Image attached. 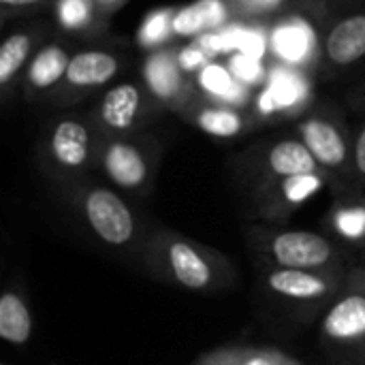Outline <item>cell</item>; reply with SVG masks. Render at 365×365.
<instances>
[{
	"label": "cell",
	"mask_w": 365,
	"mask_h": 365,
	"mask_svg": "<svg viewBox=\"0 0 365 365\" xmlns=\"http://www.w3.org/2000/svg\"><path fill=\"white\" fill-rule=\"evenodd\" d=\"M139 263L158 282L192 293H220L237 278L227 255L167 227L150 229Z\"/></svg>",
	"instance_id": "obj_1"
},
{
	"label": "cell",
	"mask_w": 365,
	"mask_h": 365,
	"mask_svg": "<svg viewBox=\"0 0 365 365\" xmlns=\"http://www.w3.org/2000/svg\"><path fill=\"white\" fill-rule=\"evenodd\" d=\"M73 205L88 231L107 248L133 255L139 261L150 229L143 227L135 207L113 188L105 184L73 186Z\"/></svg>",
	"instance_id": "obj_2"
},
{
	"label": "cell",
	"mask_w": 365,
	"mask_h": 365,
	"mask_svg": "<svg viewBox=\"0 0 365 365\" xmlns=\"http://www.w3.org/2000/svg\"><path fill=\"white\" fill-rule=\"evenodd\" d=\"M246 242L250 252L259 259L261 267H284V269L346 267L344 248L325 233L252 225L246 229Z\"/></svg>",
	"instance_id": "obj_3"
},
{
	"label": "cell",
	"mask_w": 365,
	"mask_h": 365,
	"mask_svg": "<svg viewBox=\"0 0 365 365\" xmlns=\"http://www.w3.org/2000/svg\"><path fill=\"white\" fill-rule=\"evenodd\" d=\"M98 130V128H96ZM163 148L143 135H103L98 133L96 167L105 178L133 197H145L154 188Z\"/></svg>",
	"instance_id": "obj_4"
},
{
	"label": "cell",
	"mask_w": 365,
	"mask_h": 365,
	"mask_svg": "<svg viewBox=\"0 0 365 365\" xmlns=\"http://www.w3.org/2000/svg\"><path fill=\"white\" fill-rule=\"evenodd\" d=\"M321 173L327 175L317 163L314 154L308 150V145L302 139L293 137L265 141L248 150L237 165V175L250 197L278 180Z\"/></svg>",
	"instance_id": "obj_5"
},
{
	"label": "cell",
	"mask_w": 365,
	"mask_h": 365,
	"mask_svg": "<svg viewBox=\"0 0 365 365\" xmlns=\"http://www.w3.org/2000/svg\"><path fill=\"white\" fill-rule=\"evenodd\" d=\"M321 342L344 355L365 357V267H351L338 295L323 310Z\"/></svg>",
	"instance_id": "obj_6"
},
{
	"label": "cell",
	"mask_w": 365,
	"mask_h": 365,
	"mask_svg": "<svg viewBox=\"0 0 365 365\" xmlns=\"http://www.w3.org/2000/svg\"><path fill=\"white\" fill-rule=\"evenodd\" d=\"M98 130L94 122L64 115L56 120L45 137V160L51 173L68 184L77 186L83 173L96 165Z\"/></svg>",
	"instance_id": "obj_7"
},
{
	"label": "cell",
	"mask_w": 365,
	"mask_h": 365,
	"mask_svg": "<svg viewBox=\"0 0 365 365\" xmlns=\"http://www.w3.org/2000/svg\"><path fill=\"white\" fill-rule=\"evenodd\" d=\"M299 139L314 154L321 169L331 180L336 190H344L353 180V135L344 120L334 111H314L304 118L297 126Z\"/></svg>",
	"instance_id": "obj_8"
},
{
	"label": "cell",
	"mask_w": 365,
	"mask_h": 365,
	"mask_svg": "<svg viewBox=\"0 0 365 365\" xmlns=\"http://www.w3.org/2000/svg\"><path fill=\"white\" fill-rule=\"evenodd\" d=\"M346 267L338 269H284L261 267L263 291L291 308L325 310L338 295L346 278Z\"/></svg>",
	"instance_id": "obj_9"
},
{
	"label": "cell",
	"mask_w": 365,
	"mask_h": 365,
	"mask_svg": "<svg viewBox=\"0 0 365 365\" xmlns=\"http://www.w3.org/2000/svg\"><path fill=\"white\" fill-rule=\"evenodd\" d=\"M158 105L145 86L120 81L103 94L92 122L103 135H133L150 120Z\"/></svg>",
	"instance_id": "obj_10"
},
{
	"label": "cell",
	"mask_w": 365,
	"mask_h": 365,
	"mask_svg": "<svg viewBox=\"0 0 365 365\" xmlns=\"http://www.w3.org/2000/svg\"><path fill=\"white\" fill-rule=\"evenodd\" d=\"M365 64V11L331 21L321 45V75H342Z\"/></svg>",
	"instance_id": "obj_11"
},
{
	"label": "cell",
	"mask_w": 365,
	"mask_h": 365,
	"mask_svg": "<svg viewBox=\"0 0 365 365\" xmlns=\"http://www.w3.org/2000/svg\"><path fill=\"white\" fill-rule=\"evenodd\" d=\"M186 73L188 71L182 66L180 53L173 49H158L150 53L143 64L145 88L160 105H169L180 113L197 98Z\"/></svg>",
	"instance_id": "obj_12"
},
{
	"label": "cell",
	"mask_w": 365,
	"mask_h": 365,
	"mask_svg": "<svg viewBox=\"0 0 365 365\" xmlns=\"http://www.w3.org/2000/svg\"><path fill=\"white\" fill-rule=\"evenodd\" d=\"M327 184H331V182L323 173L321 175L284 178V180H278V182L265 186L250 199L255 203V212L259 218H263L267 222H282Z\"/></svg>",
	"instance_id": "obj_13"
},
{
	"label": "cell",
	"mask_w": 365,
	"mask_h": 365,
	"mask_svg": "<svg viewBox=\"0 0 365 365\" xmlns=\"http://www.w3.org/2000/svg\"><path fill=\"white\" fill-rule=\"evenodd\" d=\"M122 68L118 53L107 49H81L71 56L60 90L68 92H88L101 86H107Z\"/></svg>",
	"instance_id": "obj_14"
},
{
	"label": "cell",
	"mask_w": 365,
	"mask_h": 365,
	"mask_svg": "<svg viewBox=\"0 0 365 365\" xmlns=\"http://www.w3.org/2000/svg\"><path fill=\"white\" fill-rule=\"evenodd\" d=\"M195 126H199L205 135L218 137V139H233L244 133H248L255 126V118L244 113L242 109H235L231 105H222L210 98H195L184 111Z\"/></svg>",
	"instance_id": "obj_15"
},
{
	"label": "cell",
	"mask_w": 365,
	"mask_h": 365,
	"mask_svg": "<svg viewBox=\"0 0 365 365\" xmlns=\"http://www.w3.org/2000/svg\"><path fill=\"white\" fill-rule=\"evenodd\" d=\"M68 51L62 47V45H45L41 47L30 64H28V71H26V90L32 94H38V92H47L56 86H60V81L64 79L66 75V68H68Z\"/></svg>",
	"instance_id": "obj_16"
},
{
	"label": "cell",
	"mask_w": 365,
	"mask_h": 365,
	"mask_svg": "<svg viewBox=\"0 0 365 365\" xmlns=\"http://www.w3.org/2000/svg\"><path fill=\"white\" fill-rule=\"evenodd\" d=\"M32 312L17 287H9L0 297V338L11 346H24L32 336Z\"/></svg>",
	"instance_id": "obj_17"
},
{
	"label": "cell",
	"mask_w": 365,
	"mask_h": 365,
	"mask_svg": "<svg viewBox=\"0 0 365 365\" xmlns=\"http://www.w3.org/2000/svg\"><path fill=\"white\" fill-rule=\"evenodd\" d=\"M36 30H15L0 45V88L6 92L32 60Z\"/></svg>",
	"instance_id": "obj_18"
},
{
	"label": "cell",
	"mask_w": 365,
	"mask_h": 365,
	"mask_svg": "<svg viewBox=\"0 0 365 365\" xmlns=\"http://www.w3.org/2000/svg\"><path fill=\"white\" fill-rule=\"evenodd\" d=\"M327 222L344 244L365 248V197L338 199Z\"/></svg>",
	"instance_id": "obj_19"
},
{
	"label": "cell",
	"mask_w": 365,
	"mask_h": 365,
	"mask_svg": "<svg viewBox=\"0 0 365 365\" xmlns=\"http://www.w3.org/2000/svg\"><path fill=\"white\" fill-rule=\"evenodd\" d=\"M321 2V0H319ZM229 13L242 19H291L299 11L310 9V0H220Z\"/></svg>",
	"instance_id": "obj_20"
},
{
	"label": "cell",
	"mask_w": 365,
	"mask_h": 365,
	"mask_svg": "<svg viewBox=\"0 0 365 365\" xmlns=\"http://www.w3.org/2000/svg\"><path fill=\"white\" fill-rule=\"evenodd\" d=\"M201 361L207 365H297L287 355L267 349H220Z\"/></svg>",
	"instance_id": "obj_21"
},
{
	"label": "cell",
	"mask_w": 365,
	"mask_h": 365,
	"mask_svg": "<svg viewBox=\"0 0 365 365\" xmlns=\"http://www.w3.org/2000/svg\"><path fill=\"white\" fill-rule=\"evenodd\" d=\"M218 2L216 0H201V2H197V4H192L188 9H182V11L173 13V32L192 36V34L201 32L203 28L220 21L222 6H218Z\"/></svg>",
	"instance_id": "obj_22"
},
{
	"label": "cell",
	"mask_w": 365,
	"mask_h": 365,
	"mask_svg": "<svg viewBox=\"0 0 365 365\" xmlns=\"http://www.w3.org/2000/svg\"><path fill=\"white\" fill-rule=\"evenodd\" d=\"M56 11L60 24L68 32H86L103 13L94 0H58Z\"/></svg>",
	"instance_id": "obj_23"
},
{
	"label": "cell",
	"mask_w": 365,
	"mask_h": 365,
	"mask_svg": "<svg viewBox=\"0 0 365 365\" xmlns=\"http://www.w3.org/2000/svg\"><path fill=\"white\" fill-rule=\"evenodd\" d=\"M291 19H282V24L276 28L274 47L287 60H299L308 51V34L302 24H291Z\"/></svg>",
	"instance_id": "obj_24"
},
{
	"label": "cell",
	"mask_w": 365,
	"mask_h": 365,
	"mask_svg": "<svg viewBox=\"0 0 365 365\" xmlns=\"http://www.w3.org/2000/svg\"><path fill=\"white\" fill-rule=\"evenodd\" d=\"M171 32H173V11L171 13H156L143 24L139 38L143 45H156V43L165 41Z\"/></svg>",
	"instance_id": "obj_25"
},
{
	"label": "cell",
	"mask_w": 365,
	"mask_h": 365,
	"mask_svg": "<svg viewBox=\"0 0 365 365\" xmlns=\"http://www.w3.org/2000/svg\"><path fill=\"white\" fill-rule=\"evenodd\" d=\"M201 83H203L205 90H210V92H214V94H218V96H229L231 90H233L231 77H229L222 68H218V66L205 68L203 75H201Z\"/></svg>",
	"instance_id": "obj_26"
},
{
	"label": "cell",
	"mask_w": 365,
	"mask_h": 365,
	"mask_svg": "<svg viewBox=\"0 0 365 365\" xmlns=\"http://www.w3.org/2000/svg\"><path fill=\"white\" fill-rule=\"evenodd\" d=\"M353 180L365 186V122L353 133Z\"/></svg>",
	"instance_id": "obj_27"
},
{
	"label": "cell",
	"mask_w": 365,
	"mask_h": 365,
	"mask_svg": "<svg viewBox=\"0 0 365 365\" xmlns=\"http://www.w3.org/2000/svg\"><path fill=\"white\" fill-rule=\"evenodd\" d=\"M180 62H182V66H184L186 71H192V68L201 66V64L205 62V58H203V51H197V49H184V51L180 53Z\"/></svg>",
	"instance_id": "obj_28"
},
{
	"label": "cell",
	"mask_w": 365,
	"mask_h": 365,
	"mask_svg": "<svg viewBox=\"0 0 365 365\" xmlns=\"http://www.w3.org/2000/svg\"><path fill=\"white\" fill-rule=\"evenodd\" d=\"M43 0H0L4 11H24V9H32L38 6Z\"/></svg>",
	"instance_id": "obj_29"
},
{
	"label": "cell",
	"mask_w": 365,
	"mask_h": 365,
	"mask_svg": "<svg viewBox=\"0 0 365 365\" xmlns=\"http://www.w3.org/2000/svg\"><path fill=\"white\" fill-rule=\"evenodd\" d=\"M94 2L98 4L101 11H105V9H115V6H120L124 0H94Z\"/></svg>",
	"instance_id": "obj_30"
},
{
	"label": "cell",
	"mask_w": 365,
	"mask_h": 365,
	"mask_svg": "<svg viewBox=\"0 0 365 365\" xmlns=\"http://www.w3.org/2000/svg\"><path fill=\"white\" fill-rule=\"evenodd\" d=\"M355 107H361V109H365V86L361 88V94H359V101L357 103H353Z\"/></svg>",
	"instance_id": "obj_31"
},
{
	"label": "cell",
	"mask_w": 365,
	"mask_h": 365,
	"mask_svg": "<svg viewBox=\"0 0 365 365\" xmlns=\"http://www.w3.org/2000/svg\"><path fill=\"white\" fill-rule=\"evenodd\" d=\"M329 2H336V4H340V2H357V0H329ZM321 4H325V0H321Z\"/></svg>",
	"instance_id": "obj_32"
},
{
	"label": "cell",
	"mask_w": 365,
	"mask_h": 365,
	"mask_svg": "<svg viewBox=\"0 0 365 365\" xmlns=\"http://www.w3.org/2000/svg\"><path fill=\"white\" fill-rule=\"evenodd\" d=\"M197 365H207V364H203V361H199V364H197Z\"/></svg>",
	"instance_id": "obj_33"
},
{
	"label": "cell",
	"mask_w": 365,
	"mask_h": 365,
	"mask_svg": "<svg viewBox=\"0 0 365 365\" xmlns=\"http://www.w3.org/2000/svg\"><path fill=\"white\" fill-rule=\"evenodd\" d=\"M364 261H365V248H364Z\"/></svg>",
	"instance_id": "obj_34"
}]
</instances>
